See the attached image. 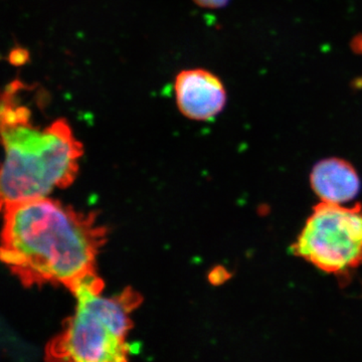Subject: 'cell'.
<instances>
[{"mask_svg": "<svg viewBox=\"0 0 362 362\" xmlns=\"http://www.w3.org/2000/svg\"><path fill=\"white\" fill-rule=\"evenodd\" d=\"M103 281L97 274L71 288L75 313L45 349L47 362H129L127 337L131 314L142 298L132 289L114 297L102 296Z\"/></svg>", "mask_w": 362, "mask_h": 362, "instance_id": "3", "label": "cell"}, {"mask_svg": "<svg viewBox=\"0 0 362 362\" xmlns=\"http://www.w3.org/2000/svg\"><path fill=\"white\" fill-rule=\"evenodd\" d=\"M173 88L178 110L190 120H211L225 108V86L218 76L204 69L181 71Z\"/></svg>", "mask_w": 362, "mask_h": 362, "instance_id": "5", "label": "cell"}, {"mask_svg": "<svg viewBox=\"0 0 362 362\" xmlns=\"http://www.w3.org/2000/svg\"><path fill=\"white\" fill-rule=\"evenodd\" d=\"M192 1L202 8L218 9L225 7L230 0H192Z\"/></svg>", "mask_w": 362, "mask_h": 362, "instance_id": "7", "label": "cell"}, {"mask_svg": "<svg viewBox=\"0 0 362 362\" xmlns=\"http://www.w3.org/2000/svg\"><path fill=\"white\" fill-rule=\"evenodd\" d=\"M25 83L14 80L0 90V211L18 202L42 199L69 187L78 170L82 144L64 119L40 127L23 104Z\"/></svg>", "mask_w": 362, "mask_h": 362, "instance_id": "2", "label": "cell"}, {"mask_svg": "<svg viewBox=\"0 0 362 362\" xmlns=\"http://www.w3.org/2000/svg\"><path fill=\"white\" fill-rule=\"evenodd\" d=\"M0 261L25 287L63 285L71 290L96 274L106 228L84 214L42 197L4 207Z\"/></svg>", "mask_w": 362, "mask_h": 362, "instance_id": "1", "label": "cell"}, {"mask_svg": "<svg viewBox=\"0 0 362 362\" xmlns=\"http://www.w3.org/2000/svg\"><path fill=\"white\" fill-rule=\"evenodd\" d=\"M314 192L321 202L342 204L352 201L361 189V180L349 162L325 159L314 166L310 175Z\"/></svg>", "mask_w": 362, "mask_h": 362, "instance_id": "6", "label": "cell"}, {"mask_svg": "<svg viewBox=\"0 0 362 362\" xmlns=\"http://www.w3.org/2000/svg\"><path fill=\"white\" fill-rule=\"evenodd\" d=\"M292 252L325 273L345 275L358 268L362 264L361 204H317Z\"/></svg>", "mask_w": 362, "mask_h": 362, "instance_id": "4", "label": "cell"}]
</instances>
